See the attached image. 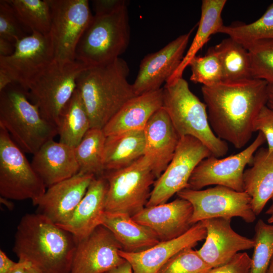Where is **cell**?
I'll use <instances>...</instances> for the list:
<instances>
[{"instance_id":"cell-1","label":"cell","mask_w":273,"mask_h":273,"mask_svg":"<svg viewBox=\"0 0 273 273\" xmlns=\"http://www.w3.org/2000/svg\"><path fill=\"white\" fill-rule=\"evenodd\" d=\"M267 86L265 81L255 78L202 85L204 103L214 134L236 149L244 147L254 132V119L266 105Z\"/></svg>"},{"instance_id":"cell-2","label":"cell","mask_w":273,"mask_h":273,"mask_svg":"<svg viewBox=\"0 0 273 273\" xmlns=\"http://www.w3.org/2000/svg\"><path fill=\"white\" fill-rule=\"evenodd\" d=\"M76 244L71 233L36 212L21 218L13 251L38 273H69Z\"/></svg>"},{"instance_id":"cell-3","label":"cell","mask_w":273,"mask_h":273,"mask_svg":"<svg viewBox=\"0 0 273 273\" xmlns=\"http://www.w3.org/2000/svg\"><path fill=\"white\" fill-rule=\"evenodd\" d=\"M129 68L121 58L107 64L88 66L77 79L88 113L90 128L103 129L110 119L135 96L127 77Z\"/></svg>"},{"instance_id":"cell-4","label":"cell","mask_w":273,"mask_h":273,"mask_svg":"<svg viewBox=\"0 0 273 273\" xmlns=\"http://www.w3.org/2000/svg\"><path fill=\"white\" fill-rule=\"evenodd\" d=\"M0 126L23 152L33 155L58 134L57 126L42 117L28 92L15 83L0 91Z\"/></svg>"},{"instance_id":"cell-5","label":"cell","mask_w":273,"mask_h":273,"mask_svg":"<svg viewBox=\"0 0 273 273\" xmlns=\"http://www.w3.org/2000/svg\"><path fill=\"white\" fill-rule=\"evenodd\" d=\"M163 90V108L168 114L180 138L191 136L201 142L212 155L220 158L228 151L227 143L212 131L205 104L190 90L182 77L166 83Z\"/></svg>"},{"instance_id":"cell-6","label":"cell","mask_w":273,"mask_h":273,"mask_svg":"<svg viewBox=\"0 0 273 273\" xmlns=\"http://www.w3.org/2000/svg\"><path fill=\"white\" fill-rule=\"evenodd\" d=\"M129 40L127 5L109 14L95 15L78 42L75 60L87 66L107 64L120 57Z\"/></svg>"},{"instance_id":"cell-7","label":"cell","mask_w":273,"mask_h":273,"mask_svg":"<svg viewBox=\"0 0 273 273\" xmlns=\"http://www.w3.org/2000/svg\"><path fill=\"white\" fill-rule=\"evenodd\" d=\"M87 67L76 60H54L31 80L28 97L44 119L57 126L61 110L76 89L79 75Z\"/></svg>"},{"instance_id":"cell-8","label":"cell","mask_w":273,"mask_h":273,"mask_svg":"<svg viewBox=\"0 0 273 273\" xmlns=\"http://www.w3.org/2000/svg\"><path fill=\"white\" fill-rule=\"evenodd\" d=\"M108 183L106 212L132 217L146 206L156 178L144 156L131 165L103 175Z\"/></svg>"},{"instance_id":"cell-9","label":"cell","mask_w":273,"mask_h":273,"mask_svg":"<svg viewBox=\"0 0 273 273\" xmlns=\"http://www.w3.org/2000/svg\"><path fill=\"white\" fill-rule=\"evenodd\" d=\"M46 189L23 151L0 126L1 197L14 200L31 199L33 203Z\"/></svg>"},{"instance_id":"cell-10","label":"cell","mask_w":273,"mask_h":273,"mask_svg":"<svg viewBox=\"0 0 273 273\" xmlns=\"http://www.w3.org/2000/svg\"><path fill=\"white\" fill-rule=\"evenodd\" d=\"M54 60L75 61L76 46L93 15L87 0H48Z\"/></svg>"},{"instance_id":"cell-11","label":"cell","mask_w":273,"mask_h":273,"mask_svg":"<svg viewBox=\"0 0 273 273\" xmlns=\"http://www.w3.org/2000/svg\"><path fill=\"white\" fill-rule=\"evenodd\" d=\"M177 195L192 204L193 212L191 223L192 225L213 218L232 219L239 217L247 223H252L256 219V215L251 205V198L245 192L215 186L205 190L185 188Z\"/></svg>"},{"instance_id":"cell-12","label":"cell","mask_w":273,"mask_h":273,"mask_svg":"<svg viewBox=\"0 0 273 273\" xmlns=\"http://www.w3.org/2000/svg\"><path fill=\"white\" fill-rule=\"evenodd\" d=\"M211 155L209 149L198 139L191 136L181 137L171 160L155 180L146 207L166 203L187 188L196 167Z\"/></svg>"},{"instance_id":"cell-13","label":"cell","mask_w":273,"mask_h":273,"mask_svg":"<svg viewBox=\"0 0 273 273\" xmlns=\"http://www.w3.org/2000/svg\"><path fill=\"white\" fill-rule=\"evenodd\" d=\"M265 141L264 135L259 132L252 143L236 154L221 159L211 155L204 159L194 170L187 188L198 190L215 185L244 192L243 174L245 167Z\"/></svg>"},{"instance_id":"cell-14","label":"cell","mask_w":273,"mask_h":273,"mask_svg":"<svg viewBox=\"0 0 273 273\" xmlns=\"http://www.w3.org/2000/svg\"><path fill=\"white\" fill-rule=\"evenodd\" d=\"M54 60L49 33L33 32L19 40L14 52L0 57V71L27 91L31 80Z\"/></svg>"},{"instance_id":"cell-15","label":"cell","mask_w":273,"mask_h":273,"mask_svg":"<svg viewBox=\"0 0 273 273\" xmlns=\"http://www.w3.org/2000/svg\"><path fill=\"white\" fill-rule=\"evenodd\" d=\"M113 234L101 225L88 236L77 241L69 273H107L126 260Z\"/></svg>"},{"instance_id":"cell-16","label":"cell","mask_w":273,"mask_h":273,"mask_svg":"<svg viewBox=\"0 0 273 273\" xmlns=\"http://www.w3.org/2000/svg\"><path fill=\"white\" fill-rule=\"evenodd\" d=\"M195 28L143 59L138 75L132 84L135 96L159 89L162 84L168 80L181 62Z\"/></svg>"},{"instance_id":"cell-17","label":"cell","mask_w":273,"mask_h":273,"mask_svg":"<svg viewBox=\"0 0 273 273\" xmlns=\"http://www.w3.org/2000/svg\"><path fill=\"white\" fill-rule=\"evenodd\" d=\"M201 221L206 236L204 243L197 251L212 268L228 262L239 251L253 248L252 239L243 236L233 229L231 219L213 218Z\"/></svg>"},{"instance_id":"cell-18","label":"cell","mask_w":273,"mask_h":273,"mask_svg":"<svg viewBox=\"0 0 273 273\" xmlns=\"http://www.w3.org/2000/svg\"><path fill=\"white\" fill-rule=\"evenodd\" d=\"M95 177L78 172L48 188L32 204L37 206V213L54 223L60 224L75 210Z\"/></svg>"},{"instance_id":"cell-19","label":"cell","mask_w":273,"mask_h":273,"mask_svg":"<svg viewBox=\"0 0 273 273\" xmlns=\"http://www.w3.org/2000/svg\"><path fill=\"white\" fill-rule=\"evenodd\" d=\"M193 212L192 204L178 197L170 202L145 207L132 218L152 230L160 241H165L183 235L191 228Z\"/></svg>"},{"instance_id":"cell-20","label":"cell","mask_w":273,"mask_h":273,"mask_svg":"<svg viewBox=\"0 0 273 273\" xmlns=\"http://www.w3.org/2000/svg\"><path fill=\"white\" fill-rule=\"evenodd\" d=\"M206 230L202 221L194 224L183 235L160 241L145 250L127 252L120 250V255L131 265L133 273H158L174 255L182 250L193 248L205 239Z\"/></svg>"},{"instance_id":"cell-21","label":"cell","mask_w":273,"mask_h":273,"mask_svg":"<svg viewBox=\"0 0 273 273\" xmlns=\"http://www.w3.org/2000/svg\"><path fill=\"white\" fill-rule=\"evenodd\" d=\"M144 132L145 139L144 156L158 178L171 160L180 137L163 107L152 116Z\"/></svg>"},{"instance_id":"cell-22","label":"cell","mask_w":273,"mask_h":273,"mask_svg":"<svg viewBox=\"0 0 273 273\" xmlns=\"http://www.w3.org/2000/svg\"><path fill=\"white\" fill-rule=\"evenodd\" d=\"M108 189V183L104 176L95 177L75 210L57 225L71 233L77 241L88 236L102 225Z\"/></svg>"},{"instance_id":"cell-23","label":"cell","mask_w":273,"mask_h":273,"mask_svg":"<svg viewBox=\"0 0 273 273\" xmlns=\"http://www.w3.org/2000/svg\"><path fill=\"white\" fill-rule=\"evenodd\" d=\"M47 188L79 172L74 148L48 141L33 154L31 163Z\"/></svg>"},{"instance_id":"cell-24","label":"cell","mask_w":273,"mask_h":273,"mask_svg":"<svg viewBox=\"0 0 273 273\" xmlns=\"http://www.w3.org/2000/svg\"><path fill=\"white\" fill-rule=\"evenodd\" d=\"M163 88L128 101L103 128L105 135L144 130L152 116L163 107Z\"/></svg>"},{"instance_id":"cell-25","label":"cell","mask_w":273,"mask_h":273,"mask_svg":"<svg viewBox=\"0 0 273 273\" xmlns=\"http://www.w3.org/2000/svg\"><path fill=\"white\" fill-rule=\"evenodd\" d=\"M243 174L244 191L251 198L252 209L259 215L273 197V152L259 148Z\"/></svg>"},{"instance_id":"cell-26","label":"cell","mask_w":273,"mask_h":273,"mask_svg":"<svg viewBox=\"0 0 273 273\" xmlns=\"http://www.w3.org/2000/svg\"><path fill=\"white\" fill-rule=\"evenodd\" d=\"M102 225L113 234L125 252H141L160 242L152 230L126 214L105 212Z\"/></svg>"},{"instance_id":"cell-27","label":"cell","mask_w":273,"mask_h":273,"mask_svg":"<svg viewBox=\"0 0 273 273\" xmlns=\"http://www.w3.org/2000/svg\"><path fill=\"white\" fill-rule=\"evenodd\" d=\"M144 130L125 131L106 136L103 166L105 171L125 168L144 155Z\"/></svg>"},{"instance_id":"cell-28","label":"cell","mask_w":273,"mask_h":273,"mask_svg":"<svg viewBox=\"0 0 273 273\" xmlns=\"http://www.w3.org/2000/svg\"><path fill=\"white\" fill-rule=\"evenodd\" d=\"M226 3V0L202 1L201 17L194 39L179 66L166 83L182 77L184 70L192 59L197 56L211 36L218 32L223 25L221 14Z\"/></svg>"},{"instance_id":"cell-29","label":"cell","mask_w":273,"mask_h":273,"mask_svg":"<svg viewBox=\"0 0 273 273\" xmlns=\"http://www.w3.org/2000/svg\"><path fill=\"white\" fill-rule=\"evenodd\" d=\"M57 127L59 142L73 148L90 128L88 113L77 88L61 110Z\"/></svg>"},{"instance_id":"cell-30","label":"cell","mask_w":273,"mask_h":273,"mask_svg":"<svg viewBox=\"0 0 273 273\" xmlns=\"http://www.w3.org/2000/svg\"><path fill=\"white\" fill-rule=\"evenodd\" d=\"M222 67L223 81L253 78L248 51L231 37L213 47Z\"/></svg>"},{"instance_id":"cell-31","label":"cell","mask_w":273,"mask_h":273,"mask_svg":"<svg viewBox=\"0 0 273 273\" xmlns=\"http://www.w3.org/2000/svg\"><path fill=\"white\" fill-rule=\"evenodd\" d=\"M106 136L103 129L90 128L74 148L79 172L95 177L105 172L103 156Z\"/></svg>"},{"instance_id":"cell-32","label":"cell","mask_w":273,"mask_h":273,"mask_svg":"<svg viewBox=\"0 0 273 273\" xmlns=\"http://www.w3.org/2000/svg\"><path fill=\"white\" fill-rule=\"evenodd\" d=\"M24 29L49 33L51 15L48 0H7Z\"/></svg>"},{"instance_id":"cell-33","label":"cell","mask_w":273,"mask_h":273,"mask_svg":"<svg viewBox=\"0 0 273 273\" xmlns=\"http://www.w3.org/2000/svg\"><path fill=\"white\" fill-rule=\"evenodd\" d=\"M218 33L226 34L245 48L259 40L273 39V3L257 20L249 24L223 25Z\"/></svg>"},{"instance_id":"cell-34","label":"cell","mask_w":273,"mask_h":273,"mask_svg":"<svg viewBox=\"0 0 273 273\" xmlns=\"http://www.w3.org/2000/svg\"><path fill=\"white\" fill-rule=\"evenodd\" d=\"M254 230L250 273H266L273 255V223L267 224L259 219Z\"/></svg>"},{"instance_id":"cell-35","label":"cell","mask_w":273,"mask_h":273,"mask_svg":"<svg viewBox=\"0 0 273 273\" xmlns=\"http://www.w3.org/2000/svg\"><path fill=\"white\" fill-rule=\"evenodd\" d=\"M188 66L191 70L190 80L195 83L212 86L223 81L221 65L213 47L204 56L193 58Z\"/></svg>"},{"instance_id":"cell-36","label":"cell","mask_w":273,"mask_h":273,"mask_svg":"<svg viewBox=\"0 0 273 273\" xmlns=\"http://www.w3.org/2000/svg\"><path fill=\"white\" fill-rule=\"evenodd\" d=\"M246 49L250 56L252 78L273 84V39L259 40Z\"/></svg>"},{"instance_id":"cell-37","label":"cell","mask_w":273,"mask_h":273,"mask_svg":"<svg viewBox=\"0 0 273 273\" xmlns=\"http://www.w3.org/2000/svg\"><path fill=\"white\" fill-rule=\"evenodd\" d=\"M211 268L197 250L187 248L172 257L158 273H209Z\"/></svg>"},{"instance_id":"cell-38","label":"cell","mask_w":273,"mask_h":273,"mask_svg":"<svg viewBox=\"0 0 273 273\" xmlns=\"http://www.w3.org/2000/svg\"><path fill=\"white\" fill-rule=\"evenodd\" d=\"M24 28L7 0L0 1V38L15 43L26 36Z\"/></svg>"},{"instance_id":"cell-39","label":"cell","mask_w":273,"mask_h":273,"mask_svg":"<svg viewBox=\"0 0 273 273\" xmlns=\"http://www.w3.org/2000/svg\"><path fill=\"white\" fill-rule=\"evenodd\" d=\"M253 130L258 131L264 135L268 153L273 152V109L266 105L261 109L254 120Z\"/></svg>"},{"instance_id":"cell-40","label":"cell","mask_w":273,"mask_h":273,"mask_svg":"<svg viewBox=\"0 0 273 273\" xmlns=\"http://www.w3.org/2000/svg\"><path fill=\"white\" fill-rule=\"evenodd\" d=\"M251 258L246 252H239L228 262L212 268L209 273H250Z\"/></svg>"},{"instance_id":"cell-41","label":"cell","mask_w":273,"mask_h":273,"mask_svg":"<svg viewBox=\"0 0 273 273\" xmlns=\"http://www.w3.org/2000/svg\"><path fill=\"white\" fill-rule=\"evenodd\" d=\"M125 0H95L93 1L95 15L112 13L120 7L127 5Z\"/></svg>"},{"instance_id":"cell-42","label":"cell","mask_w":273,"mask_h":273,"mask_svg":"<svg viewBox=\"0 0 273 273\" xmlns=\"http://www.w3.org/2000/svg\"><path fill=\"white\" fill-rule=\"evenodd\" d=\"M17 262L11 260L2 250H0V273H9L17 265Z\"/></svg>"},{"instance_id":"cell-43","label":"cell","mask_w":273,"mask_h":273,"mask_svg":"<svg viewBox=\"0 0 273 273\" xmlns=\"http://www.w3.org/2000/svg\"><path fill=\"white\" fill-rule=\"evenodd\" d=\"M14 44L0 38V57L10 56L14 52Z\"/></svg>"},{"instance_id":"cell-44","label":"cell","mask_w":273,"mask_h":273,"mask_svg":"<svg viewBox=\"0 0 273 273\" xmlns=\"http://www.w3.org/2000/svg\"><path fill=\"white\" fill-rule=\"evenodd\" d=\"M107 273H133L130 264L126 260L121 264L111 269Z\"/></svg>"},{"instance_id":"cell-45","label":"cell","mask_w":273,"mask_h":273,"mask_svg":"<svg viewBox=\"0 0 273 273\" xmlns=\"http://www.w3.org/2000/svg\"><path fill=\"white\" fill-rule=\"evenodd\" d=\"M13 82L4 72L0 71V91H2Z\"/></svg>"},{"instance_id":"cell-46","label":"cell","mask_w":273,"mask_h":273,"mask_svg":"<svg viewBox=\"0 0 273 273\" xmlns=\"http://www.w3.org/2000/svg\"><path fill=\"white\" fill-rule=\"evenodd\" d=\"M29 265L28 262L18 260L16 266L9 273H25L26 268Z\"/></svg>"},{"instance_id":"cell-47","label":"cell","mask_w":273,"mask_h":273,"mask_svg":"<svg viewBox=\"0 0 273 273\" xmlns=\"http://www.w3.org/2000/svg\"><path fill=\"white\" fill-rule=\"evenodd\" d=\"M266 106L273 109V84H268Z\"/></svg>"},{"instance_id":"cell-48","label":"cell","mask_w":273,"mask_h":273,"mask_svg":"<svg viewBox=\"0 0 273 273\" xmlns=\"http://www.w3.org/2000/svg\"><path fill=\"white\" fill-rule=\"evenodd\" d=\"M271 200L272 203L270 206L266 211V213L269 216L267 221L270 224L273 223V197L271 198Z\"/></svg>"},{"instance_id":"cell-49","label":"cell","mask_w":273,"mask_h":273,"mask_svg":"<svg viewBox=\"0 0 273 273\" xmlns=\"http://www.w3.org/2000/svg\"><path fill=\"white\" fill-rule=\"evenodd\" d=\"M10 200V199L2 197L0 198L1 203L4 204L9 209H12L13 208V204Z\"/></svg>"},{"instance_id":"cell-50","label":"cell","mask_w":273,"mask_h":273,"mask_svg":"<svg viewBox=\"0 0 273 273\" xmlns=\"http://www.w3.org/2000/svg\"><path fill=\"white\" fill-rule=\"evenodd\" d=\"M266 273H273V255L270 260Z\"/></svg>"},{"instance_id":"cell-51","label":"cell","mask_w":273,"mask_h":273,"mask_svg":"<svg viewBox=\"0 0 273 273\" xmlns=\"http://www.w3.org/2000/svg\"><path fill=\"white\" fill-rule=\"evenodd\" d=\"M25 273H38L35 269L31 265L28 266L25 269Z\"/></svg>"},{"instance_id":"cell-52","label":"cell","mask_w":273,"mask_h":273,"mask_svg":"<svg viewBox=\"0 0 273 273\" xmlns=\"http://www.w3.org/2000/svg\"></svg>"}]
</instances>
